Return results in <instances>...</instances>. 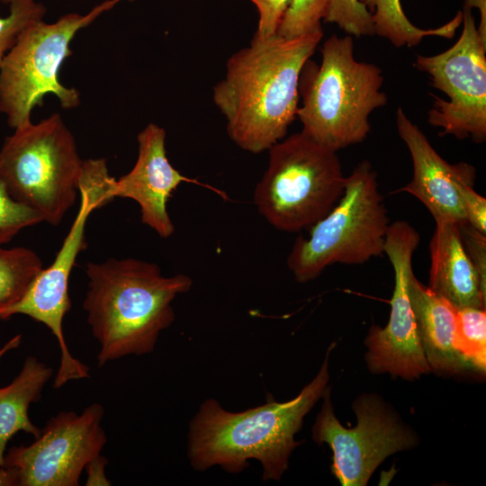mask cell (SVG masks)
<instances>
[{"label": "cell", "mask_w": 486, "mask_h": 486, "mask_svg": "<svg viewBox=\"0 0 486 486\" xmlns=\"http://www.w3.org/2000/svg\"><path fill=\"white\" fill-rule=\"evenodd\" d=\"M322 37L323 31L294 38L254 36L230 57L212 99L238 148L258 154L285 138L297 117L302 71Z\"/></svg>", "instance_id": "cell-1"}, {"label": "cell", "mask_w": 486, "mask_h": 486, "mask_svg": "<svg viewBox=\"0 0 486 486\" xmlns=\"http://www.w3.org/2000/svg\"><path fill=\"white\" fill-rule=\"evenodd\" d=\"M330 345L322 365L293 399L278 402L272 397L258 407L239 412L224 410L206 400L193 418L188 434V457L193 468L203 471L218 465L238 473L248 461L261 463L263 481H279L288 469L292 451L301 445L295 435L304 417L322 398L329 380Z\"/></svg>", "instance_id": "cell-2"}, {"label": "cell", "mask_w": 486, "mask_h": 486, "mask_svg": "<svg viewBox=\"0 0 486 486\" xmlns=\"http://www.w3.org/2000/svg\"><path fill=\"white\" fill-rule=\"evenodd\" d=\"M86 274L83 308L100 345L99 367L151 353L161 331L175 320L174 299L193 285L186 274L165 276L157 264L131 257L88 262Z\"/></svg>", "instance_id": "cell-3"}, {"label": "cell", "mask_w": 486, "mask_h": 486, "mask_svg": "<svg viewBox=\"0 0 486 486\" xmlns=\"http://www.w3.org/2000/svg\"><path fill=\"white\" fill-rule=\"evenodd\" d=\"M300 83L302 131L336 152L363 142L371 130V113L387 103L382 69L355 58L350 35L328 38L320 67L309 68L307 62Z\"/></svg>", "instance_id": "cell-4"}, {"label": "cell", "mask_w": 486, "mask_h": 486, "mask_svg": "<svg viewBox=\"0 0 486 486\" xmlns=\"http://www.w3.org/2000/svg\"><path fill=\"white\" fill-rule=\"evenodd\" d=\"M268 153L267 168L254 191L258 212L278 230L310 229L343 194L346 177L337 152L300 131Z\"/></svg>", "instance_id": "cell-5"}, {"label": "cell", "mask_w": 486, "mask_h": 486, "mask_svg": "<svg viewBox=\"0 0 486 486\" xmlns=\"http://www.w3.org/2000/svg\"><path fill=\"white\" fill-rule=\"evenodd\" d=\"M377 173L364 160L346 176L343 194L332 210L298 237L286 265L299 283L319 277L329 266L361 265L384 253L389 227Z\"/></svg>", "instance_id": "cell-6"}, {"label": "cell", "mask_w": 486, "mask_h": 486, "mask_svg": "<svg viewBox=\"0 0 486 486\" xmlns=\"http://www.w3.org/2000/svg\"><path fill=\"white\" fill-rule=\"evenodd\" d=\"M83 162L58 113L15 129L0 149V175L11 196L51 225L74 205Z\"/></svg>", "instance_id": "cell-7"}, {"label": "cell", "mask_w": 486, "mask_h": 486, "mask_svg": "<svg viewBox=\"0 0 486 486\" xmlns=\"http://www.w3.org/2000/svg\"><path fill=\"white\" fill-rule=\"evenodd\" d=\"M120 1L106 0L86 14L70 13L53 23L36 21L20 33L0 66V112L11 128L31 122L32 111L47 94H55L64 109L80 104L78 91L59 82L58 70L72 54L76 33Z\"/></svg>", "instance_id": "cell-8"}, {"label": "cell", "mask_w": 486, "mask_h": 486, "mask_svg": "<svg viewBox=\"0 0 486 486\" xmlns=\"http://www.w3.org/2000/svg\"><path fill=\"white\" fill-rule=\"evenodd\" d=\"M113 180L104 158L83 162L78 183V212L55 260L40 271L19 301L0 310V320H8L15 314L26 315L44 324L55 336L60 348V364L53 382L56 389L70 381L90 377L89 366L74 357L68 349L63 320L71 308L69 275L78 254L86 248V220L94 210L113 200L111 194Z\"/></svg>", "instance_id": "cell-9"}, {"label": "cell", "mask_w": 486, "mask_h": 486, "mask_svg": "<svg viewBox=\"0 0 486 486\" xmlns=\"http://www.w3.org/2000/svg\"><path fill=\"white\" fill-rule=\"evenodd\" d=\"M312 427V439L332 450L331 472L343 486H364L390 455L416 447L418 437L381 396L364 393L352 408L357 424L345 428L336 418L328 386Z\"/></svg>", "instance_id": "cell-10"}, {"label": "cell", "mask_w": 486, "mask_h": 486, "mask_svg": "<svg viewBox=\"0 0 486 486\" xmlns=\"http://www.w3.org/2000/svg\"><path fill=\"white\" fill-rule=\"evenodd\" d=\"M463 31L447 50L434 56L418 55L414 67L427 73L433 87L448 100L435 94L428 113V123L443 135L458 140H486V42L478 33L472 10L464 8Z\"/></svg>", "instance_id": "cell-11"}, {"label": "cell", "mask_w": 486, "mask_h": 486, "mask_svg": "<svg viewBox=\"0 0 486 486\" xmlns=\"http://www.w3.org/2000/svg\"><path fill=\"white\" fill-rule=\"evenodd\" d=\"M104 414L96 402L81 414L60 411L31 445L11 447L3 466L14 472L18 486H77L83 470L106 444Z\"/></svg>", "instance_id": "cell-12"}, {"label": "cell", "mask_w": 486, "mask_h": 486, "mask_svg": "<svg viewBox=\"0 0 486 486\" xmlns=\"http://www.w3.org/2000/svg\"><path fill=\"white\" fill-rule=\"evenodd\" d=\"M419 241L418 230L406 220L388 227L384 253L394 271L390 318L384 328L373 325L364 340L365 362L374 374L388 373L412 381L430 372L410 298L412 257Z\"/></svg>", "instance_id": "cell-13"}, {"label": "cell", "mask_w": 486, "mask_h": 486, "mask_svg": "<svg viewBox=\"0 0 486 486\" xmlns=\"http://www.w3.org/2000/svg\"><path fill=\"white\" fill-rule=\"evenodd\" d=\"M396 128L413 163L411 181L397 192L408 193L419 200L436 223L465 222L458 185L461 183L474 184L475 167L465 162L450 164L446 161L400 107L396 112Z\"/></svg>", "instance_id": "cell-14"}, {"label": "cell", "mask_w": 486, "mask_h": 486, "mask_svg": "<svg viewBox=\"0 0 486 486\" xmlns=\"http://www.w3.org/2000/svg\"><path fill=\"white\" fill-rule=\"evenodd\" d=\"M139 152L132 169L113 180L112 195L134 200L140 206L141 222L159 237L173 235L175 226L166 210L173 192L184 182H195L183 176L169 162L166 152V130L148 123L137 137Z\"/></svg>", "instance_id": "cell-15"}, {"label": "cell", "mask_w": 486, "mask_h": 486, "mask_svg": "<svg viewBox=\"0 0 486 486\" xmlns=\"http://www.w3.org/2000/svg\"><path fill=\"white\" fill-rule=\"evenodd\" d=\"M429 249L428 287L455 310L485 309L486 288L464 248L458 224L436 223Z\"/></svg>", "instance_id": "cell-16"}, {"label": "cell", "mask_w": 486, "mask_h": 486, "mask_svg": "<svg viewBox=\"0 0 486 486\" xmlns=\"http://www.w3.org/2000/svg\"><path fill=\"white\" fill-rule=\"evenodd\" d=\"M410 298L430 371L446 376L472 372L454 346L456 310L414 274L410 280Z\"/></svg>", "instance_id": "cell-17"}, {"label": "cell", "mask_w": 486, "mask_h": 486, "mask_svg": "<svg viewBox=\"0 0 486 486\" xmlns=\"http://www.w3.org/2000/svg\"><path fill=\"white\" fill-rule=\"evenodd\" d=\"M53 374L51 367L29 356L16 377L6 386L0 387V466H3L9 440L23 431L36 438L39 429L30 419L29 407L38 402L45 384Z\"/></svg>", "instance_id": "cell-18"}, {"label": "cell", "mask_w": 486, "mask_h": 486, "mask_svg": "<svg viewBox=\"0 0 486 486\" xmlns=\"http://www.w3.org/2000/svg\"><path fill=\"white\" fill-rule=\"evenodd\" d=\"M359 1L372 14L374 34L385 38L396 48H412L428 36L452 39L463 22V13L459 11L451 21L440 27L422 29L408 19L400 0Z\"/></svg>", "instance_id": "cell-19"}, {"label": "cell", "mask_w": 486, "mask_h": 486, "mask_svg": "<svg viewBox=\"0 0 486 486\" xmlns=\"http://www.w3.org/2000/svg\"><path fill=\"white\" fill-rule=\"evenodd\" d=\"M42 269V261L33 250L0 247V310L19 301Z\"/></svg>", "instance_id": "cell-20"}, {"label": "cell", "mask_w": 486, "mask_h": 486, "mask_svg": "<svg viewBox=\"0 0 486 486\" xmlns=\"http://www.w3.org/2000/svg\"><path fill=\"white\" fill-rule=\"evenodd\" d=\"M454 346L472 372L485 374V309L464 308L456 310Z\"/></svg>", "instance_id": "cell-21"}, {"label": "cell", "mask_w": 486, "mask_h": 486, "mask_svg": "<svg viewBox=\"0 0 486 486\" xmlns=\"http://www.w3.org/2000/svg\"><path fill=\"white\" fill-rule=\"evenodd\" d=\"M328 0H292L278 26L276 35L294 38L322 31Z\"/></svg>", "instance_id": "cell-22"}, {"label": "cell", "mask_w": 486, "mask_h": 486, "mask_svg": "<svg viewBox=\"0 0 486 486\" xmlns=\"http://www.w3.org/2000/svg\"><path fill=\"white\" fill-rule=\"evenodd\" d=\"M8 4L7 16H0V66L20 33L32 22L42 20L45 6L36 0H1Z\"/></svg>", "instance_id": "cell-23"}, {"label": "cell", "mask_w": 486, "mask_h": 486, "mask_svg": "<svg viewBox=\"0 0 486 486\" xmlns=\"http://www.w3.org/2000/svg\"><path fill=\"white\" fill-rule=\"evenodd\" d=\"M323 21L338 25L350 36L374 34L372 14L359 0H328Z\"/></svg>", "instance_id": "cell-24"}, {"label": "cell", "mask_w": 486, "mask_h": 486, "mask_svg": "<svg viewBox=\"0 0 486 486\" xmlns=\"http://www.w3.org/2000/svg\"><path fill=\"white\" fill-rule=\"evenodd\" d=\"M44 221L42 215L17 201L9 194L0 175V247L22 230Z\"/></svg>", "instance_id": "cell-25"}, {"label": "cell", "mask_w": 486, "mask_h": 486, "mask_svg": "<svg viewBox=\"0 0 486 486\" xmlns=\"http://www.w3.org/2000/svg\"><path fill=\"white\" fill-rule=\"evenodd\" d=\"M258 11L255 37L265 39L276 34L278 26L292 0H250Z\"/></svg>", "instance_id": "cell-26"}, {"label": "cell", "mask_w": 486, "mask_h": 486, "mask_svg": "<svg viewBox=\"0 0 486 486\" xmlns=\"http://www.w3.org/2000/svg\"><path fill=\"white\" fill-rule=\"evenodd\" d=\"M464 248L475 267L482 284L486 288V236L467 221L458 224Z\"/></svg>", "instance_id": "cell-27"}, {"label": "cell", "mask_w": 486, "mask_h": 486, "mask_svg": "<svg viewBox=\"0 0 486 486\" xmlns=\"http://www.w3.org/2000/svg\"><path fill=\"white\" fill-rule=\"evenodd\" d=\"M466 221L486 235V199L473 190V185L461 183L458 185Z\"/></svg>", "instance_id": "cell-28"}, {"label": "cell", "mask_w": 486, "mask_h": 486, "mask_svg": "<svg viewBox=\"0 0 486 486\" xmlns=\"http://www.w3.org/2000/svg\"><path fill=\"white\" fill-rule=\"evenodd\" d=\"M107 460L101 455L97 456L86 467L87 470L86 485H110L111 482L106 479L104 467Z\"/></svg>", "instance_id": "cell-29"}, {"label": "cell", "mask_w": 486, "mask_h": 486, "mask_svg": "<svg viewBox=\"0 0 486 486\" xmlns=\"http://www.w3.org/2000/svg\"><path fill=\"white\" fill-rule=\"evenodd\" d=\"M464 8H478L480 11V24L477 31L483 41L486 42V0H464Z\"/></svg>", "instance_id": "cell-30"}, {"label": "cell", "mask_w": 486, "mask_h": 486, "mask_svg": "<svg viewBox=\"0 0 486 486\" xmlns=\"http://www.w3.org/2000/svg\"><path fill=\"white\" fill-rule=\"evenodd\" d=\"M0 486H18L17 477L12 469L0 466Z\"/></svg>", "instance_id": "cell-31"}, {"label": "cell", "mask_w": 486, "mask_h": 486, "mask_svg": "<svg viewBox=\"0 0 486 486\" xmlns=\"http://www.w3.org/2000/svg\"><path fill=\"white\" fill-rule=\"evenodd\" d=\"M22 342V335L18 334L8 340L1 348H0V360L2 357L9 351L17 348Z\"/></svg>", "instance_id": "cell-32"}]
</instances>
